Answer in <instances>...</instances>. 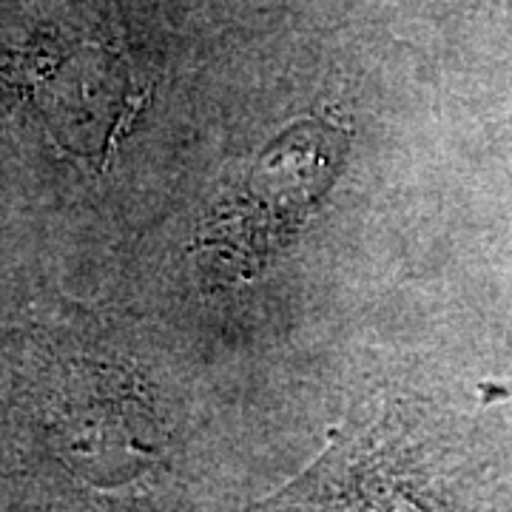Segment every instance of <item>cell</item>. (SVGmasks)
Segmentation results:
<instances>
[{"mask_svg": "<svg viewBox=\"0 0 512 512\" xmlns=\"http://www.w3.org/2000/svg\"><path fill=\"white\" fill-rule=\"evenodd\" d=\"M345 146L348 131L325 120L285 128L214 208L191 251L225 282L254 279L316 211Z\"/></svg>", "mask_w": 512, "mask_h": 512, "instance_id": "cell-1", "label": "cell"}]
</instances>
